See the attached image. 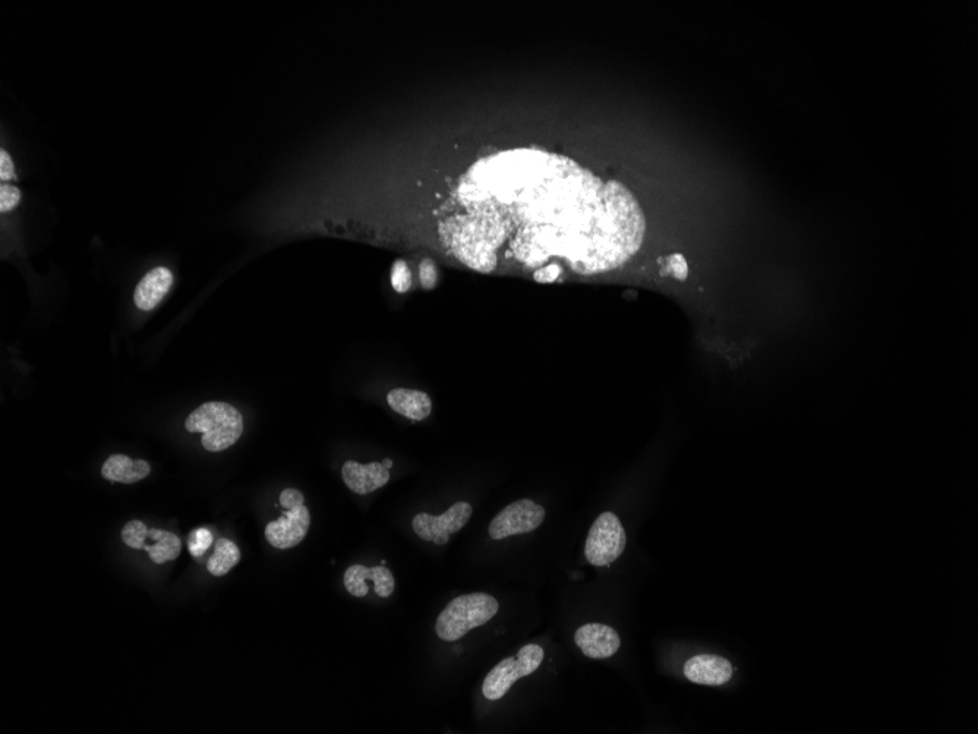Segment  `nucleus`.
Listing matches in <instances>:
<instances>
[{"label": "nucleus", "instance_id": "nucleus-1", "mask_svg": "<svg viewBox=\"0 0 978 734\" xmlns=\"http://www.w3.org/2000/svg\"><path fill=\"white\" fill-rule=\"evenodd\" d=\"M457 198L520 211L538 231V264L557 258L580 276L620 269L645 242V213L623 182L541 148L478 160L463 176Z\"/></svg>", "mask_w": 978, "mask_h": 734}, {"label": "nucleus", "instance_id": "nucleus-2", "mask_svg": "<svg viewBox=\"0 0 978 734\" xmlns=\"http://www.w3.org/2000/svg\"><path fill=\"white\" fill-rule=\"evenodd\" d=\"M186 431L201 433V444L208 452H223L241 439L244 417L226 402H207L191 412L185 421Z\"/></svg>", "mask_w": 978, "mask_h": 734}, {"label": "nucleus", "instance_id": "nucleus-3", "mask_svg": "<svg viewBox=\"0 0 978 734\" xmlns=\"http://www.w3.org/2000/svg\"><path fill=\"white\" fill-rule=\"evenodd\" d=\"M498 609V601L485 592L460 595L441 611L435 623V632L443 641H459L470 630L488 623L498 613Z\"/></svg>", "mask_w": 978, "mask_h": 734}, {"label": "nucleus", "instance_id": "nucleus-4", "mask_svg": "<svg viewBox=\"0 0 978 734\" xmlns=\"http://www.w3.org/2000/svg\"><path fill=\"white\" fill-rule=\"evenodd\" d=\"M545 652L539 645L529 644L520 648L516 657L504 658L485 677L482 693L488 701H498L506 696L511 686L535 673L544 661Z\"/></svg>", "mask_w": 978, "mask_h": 734}, {"label": "nucleus", "instance_id": "nucleus-5", "mask_svg": "<svg viewBox=\"0 0 978 734\" xmlns=\"http://www.w3.org/2000/svg\"><path fill=\"white\" fill-rule=\"evenodd\" d=\"M627 546L624 526L615 513L604 512L593 522L586 540L585 557L592 566H611Z\"/></svg>", "mask_w": 978, "mask_h": 734}, {"label": "nucleus", "instance_id": "nucleus-6", "mask_svg": "<svg viewBox=\"0 0 978 734\" xmlns=\"http://www.w3.org/2000/svg\"><path fill=\"white\" fill-rule=\"evenodd\" d=\"M122 541L134 550H145L156 565L173 562L181 554L178 535L163 529L151 528L141 521L128 522L122 529Z\"/></svg>", "mask_w": 978, "mask_h": 734}, {"label": "nucleus", "instance_id": "nucleus-7", "mask_svg": "<svg viewBox=\"0 0 978 734\" xmlns=\"http://www.w3.org/2000/svg\"><path fill=\"white\" fill-rule=\"evenodd\" d=\"M545 516L547 512L541 504L530 499L517 500L492 519L488 528L489 537L504 540L511 535L529 534L542 525Z\"/></svg>", "mask_w": 978, "mask_h": 734}, {"label": "nucleus", "instance_id": "nucleus-8", "mask_svg": "<svg viewBox=\"0 0 978 734\" xmlns=\"http://www.w3.org/2000/svg\"><path fill=\"white\" fill-rule=\"evenodd\" d=\"M472 512V504L457 502L440 516L419 513L413 518L412 528L422 540L437 544V546H444V544L449 543L451 535L465 528Z\"/></svg>", "mask_w": 978, "mask_h": 734}, {"label": "nucleus", "instance_id": "nucleus-9", "mask_svg": "<svg viewBox=\"0 0 978 734\" xmlns=\"http://www.w3.org/2000/svg\"><path fill=\"white\" fill-rule=\"evenodd\" d=\"M309 525H311V513L305 504L290 507L279 519L265 526V538L274 548L287 550L305 540Z\"/></svg>", "mask_w": 978, "mask_h": 734}, {"label": "nucleus", "instance_id": "nucleus-10", "mask_svg": "<svg viewBox=\"0 0 978 734\" xmlns=\"http://www.w3.org/2000/svg\"><path fill=\"white\" fill-rule=\"evenodd\" d=\"M345 588L353 597L362 598L369 592L367 581L374 582V591L378 597L388 598L396 588L393 573L387 567H367L353 565L345 572Z\"/></svg>", "mask_w": 978, "mask_h": 734}, {"label": "nucleus", "instance_id": "nucleus-11", "mask_svg": "<svg viewBox=\"0 0 978 734\" xmlns=\"http://www.w3.org/2000/svg\"><path fill=\"white\" fill-rule=\"evenodd\" d=\"M574 642L586 657L604 660L620 650V635L611 626L601 623H588L580 626L574 633Z\"/></svg>", "mask_w": 978, "mask_h": 734}, {"label": "nucleus", "instance_id": "nucleus-12", "mask_svg": "<svg viewBox=\"0 0 978 734\" xmlns=\"http://www.w3.org/2000/svg\"><path fill=\"white\" fill-rule=\"evenodd\" d=\"M684 674L697 685L721 686L733 677V666L727 658L702 654L690 658L684 666Z\"/></svg>", "mask_w": 978, "mask_h": 734}, {"label": "nucleus", "instance_id": "nucleus-13", "mask_svg": "<svg viewBox=\"0 0 978 734\" xmlns=\"http://www.w3.org/2000/svg\"><path fill=\"white\" fill-rule=\"evenodd\" d=\"M342 477L349 490L365 496L383 488L390 481V469L380 462L361 465L359 462L347 461L342 468Z\"/></svg>", "mask_w": 978, "mask_h": 734}, {"label": "nucleus", "instance_id": "nucleus-14", "mask_svg": "<svg viewBox=\"0 0 978 734\" xmlns=\"http://www.w3.org/2000/svg\"><path fill=\"white\" fill-rule=\"evenodd\" d=\"M173 285V274L167 267H156L145 274L135 289L134 301L140 310H154Z\"/></svg>", "mask_w": 978, "mask_h": 734}, {"label": "nucleus", "instance_id": "nucleus-15", "mask_svg": "<svg viewBox=\"0 0 978 734\" xmlns=\"http://www.w3.org/2000/svg\"><path fill=\"white\" fill-rule=\"evenodd\" d=\"M387 403L394 412L413 421L427 420L432 412L431 398L421 390H391L387 395Z\"/></svg>", "mask_w": 978, "mask_h": 734}, {"label": "nucleus", "instance_id": "nucleus-16", "mask_svg": "<svg viewBox=\"0 0 978 734\" xmlns=\"http://www.w3.org/2000/svg\"><path fill=\"white\" fill-rule=\"evenodd\" d=\"M151 466L143 459L129 458L126 455H112L103 463L102 475L112 483L135 484L150 475Z\"/></svg>", "mask_w": 978, "mask_h": 734}, {"label": "nucleus", "instance_id": "nucleus-17", "mask_svg": "<svg viewBox=\"0 0 978 734\" xmlns=\"http://www.w3.org/2000/svg\"><path fill=\"white\" fill-rule=\"evenodd\" d=\"M239 562H241L239 547L226 538H220L217 540L213 556L208 559L207 570L211 575L220 578L227 575Z\"/></svg>", "mask_w": 978, "mask_h": 734}, {"label": "nucleus", "instance_id": "nucleus-18", "mask_svg": "<svg viewBox=\"0 0 978 734\" xmlns=\"http://www.w3.org/2000/svg\"><path fill=\"white\" fill-rule=\"evenodd\" d=\"M213 544V534L208 529L200 528L191 532L188 538V550L192 557H201L207 553Z\"/></svg>", "mask_w": 978, "mask_h": 734}, {"label": "nucleus", "instance_id": "nucleus-19", "mask_svg": "<svg viewBox=\"0 0 978 734\" xmlns=\"http://www.w3.org/2000/svg\"><path fill=\"white\" fill-rule=\"evenodd\" d=\"M391 286L399 294H405L412 286V273L405 261L397 260L391 267Z\"/></svg>", "mask_w": 978, "mask_h": 734}, {"label": "nucleus", "instance_id": "nucleus-20", "mask_svg": "<svg viewBox=\"0 0 978 734\" xmlns=\"http://www.w3.org/2000/svg\"><path fill=\"white\" fill-rule=\"evenodd\" d=\"M21 200V191L14 185L2 184L0 187V211L6 213L18 206Z\"/></svg>", "mask_w": 978, "mask_h": 734}, {"label": "nucleus", "instance_id": "nucleus-21", "mask_svg": "<svg viewBox=\"0 0 978 734\" xmlns=\"http://www.w3.org/2000/svg\"><path fill=\"white\" fill-rule=\"evenodd\" d=\"M419 280H421L422 288L434 289L438 283V270L435 266L434 261L424 260L422 261L421 267H419Z\"/></svg>", "mask_w": 978, "mask_h": 734}, {"label": "nucleus", "instance_id": "nucleus-22", "mask_svg": "<svg viewBox=\"0 0 978 734\" xmlns=\"http://www.w3.org/2000/svg\"><path fill=\"white\" fill-rule=\"evenodd\" d=\"M305 502L304 494L295 488H286L280 494V504H282L283 509H290V507L302 506Z\"/></svg>", "mask_w": 978, "mask_h": 734}, {"label": "nucleus", "instance_id": "nucleus-23", "mask_svg": "<svg viewBox=\"0 0 978 734\" xmlns=\"http://www.w3.org/2000/svg\"><path fill=\"white\" fill-rule=\"evenodd\" d=\"M563 273V266L560 264H548V266L541 267V269L536 270L535 279L539 282H554Z\"/></svg>", "mask_w": 978, "mask_h": 734}, {"label": "nucleus", "instance_id": "nucleus-24", "mask_svg": "<svg viewBox=\"0 0 978 734\" xmlns=\"http://www.w3.org/2000/svg\"><path fill=\"white\" fill-rule=\"evenodd\" d=\"M14 178V163H12L9 154L2 150L0 151V179H2L3 184H6V181H12Z\"/></svg>", "mask_w": 978, "mask_h": 734}, {"label": "nucleus", "instance_id": "nucleus-25", "mask_svg": "<svg viewBox=\"0 0 978 734\" xmlns=\"http://www.w3.org/2000/svg\"><path fill=\"white\" fill-rule=\"evenodd\" d=\"M383 465L386 466L387 469H390L391 466H393V462H391L390 459H386V461H384Z\"/></svg>", "mask_w": 978, "mask_h": 734}]
</instances>
